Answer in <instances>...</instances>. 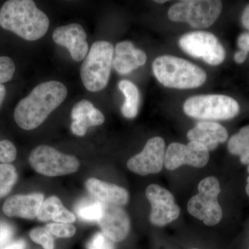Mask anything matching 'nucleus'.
<instances>
[{
  "instance_id": "obj_1",
  "label": "nucleus",
  "mask_w": 249,
  "mask_h": 249,
  "mask_svg": "<svg viewBox=\"0 0 249 249\" xmlns=\"http://www.w3.org/2000/svg\"><path fill=\"white\" fill-rule=\"evenodd\" d=\"M66 86L55 80L37 85L21 100L14 111V119L25 130L37 128L67 97Z\"/></svg>"
},
{
  "instance_id": "obj_2",
  "label": "nucleus",
  "mask_w": 249,
  "mask_h": 249,
  "mask_svg": "<svg viewBox=\"0 0 249 249\" xmlns=\"http://www.w3.org/2000/svg\"><path fill=\"white\" fill-rule=\"evenodd\" d=\"M0 26L24 40L35 41L47 34L49 19L32 0H9L0 9Z\"/></svg>"
},
{
  "instance_id": "obj_3",
  "label": "nucleus",
  "mask_w": 249,
  "mask_h": 249,
  "mask_svg": "<svg viewBox=\"0 0 249 249\" xmlns=\"http://www.w3.org/2000/svg\"><path fill=\"white\" fill-rule=\"evenodd\" d=\"M154 75L166 88L193 89L201 86L206 73L194 64L173 55H162L152 64Z\"/></svg>"
},
{
  "instance_id": "obj_4",
  "label": "nucleus",
  "mask_w": 249,
  "mask_h": 249,
  "mask_svg": "<svg viewBox=\"0 0 249 249\" xmlns=\"http://www.w3.org/2000/svg\"><path fill=\"white\" fill-rule=\"evenodd\" d=\"M114 53V47L107 41H97L91 45L80 67L82 82L88 91L96 92L107 86Z\"/></svg>"
},
{
  "instance_id": "obj_5",
  "label": "nucleus",
  "mask_w": 249,
  "mask_h": 249,
  "mask_svg": "<svg viewBox=\"0 0 249 249\" xmlns=\"http://www.w3.org/2000/svg\"><path fill=\"white\" fill-rule=\"evenodd\" d=\"M183 111L190 117L201 120H229L238 115L240 106L225 95H201L188 98Z\"/></svg>"
},
{
  "instance_id": "obj_6",
  "label": "nucleus",
  "mask_w": 249,
  "mask_h": 249,
  "mask_svg": "<svg viewBox=\"0 0 249 249\" xmlns=\"http://www.w3.org/2000/svg\"><path fill=\"white\" fill-rule=\"evenodd\" d=\"M222 2L217 0H186L178 1L168 11L174 22H187L196 29L209 27L222 12Z\"/></svg>"
},
{
  "instance_id": "obj_7",
  "label": "nucleus",
  "mask_w": 249,
  "mask_h": 249,
  "mask_svg": "<svg viewBox=\"0 0 249 249\" xmlns=\"http://www.w3.org/2000/svg\"><path fill=\"white\" fill-rule=\"evenodd\" d=\"M198 194L188 201V212L206 225H216L222 218V208L217 200L221 192L219 181L214 177L205 178L198 185Z\"/></svg>"
},
{
  "instance_id": "obj_8",
  "label": "nucleus",
  "mask_w": 249,
  "mask_h": 249,
  "mask_svg": "<svg viewBox=\"0 0 249 249\" xmlns=\"http://www.w3.org/2000/svg\"><path fill=\"white\" fill-rule=\"evenodd\" d=\"M31 166L47 177H58L75 173L80 166L73 156L65 155L48 145H39L29 155Z\"/></svg>"
},
{
  "instance_id": "obj_9",
  "label": "nucleus",
  "mask_w": 249,
  "mask_h": 249,
  "mask_svg": "<svg viewBox=\"0 0 249 249\" xmlns=\"http://www.w3.org/2000/svg\"><path fill=\"white\" fill-rule=\"evenodd\" d=\"M178 45L188 55L202 59L209 65H220L225 59V49L217 37L209 32L188 33L181 36Z\"/></svg>"
},
{
  "instance_id": "obj_10",
  "label": "nucleus",
  "mask_w": 249,
  "mask_h": 249,
  "mask_svg": "<svg viewBox=\"0 0 249 249\" xmlns=\"http://www.w3.org/2000/svg\"><path fill=\"white\" fill-rule=\"evenodd\" d=\"M145 195L151 204L150 221L153 225L163 227L178 219L180 208L172 193L157 184L150 185Z\"/></svg>"
},
{
  "instance_id": "obj_11",
  "label": "nucleus",
  "mask_w": 249,
  "mask_h": 249,
  "mask_svg": "<svg viewBox=\"0 0 249 249\" xmlns=\"http://www.w3.org/2000/svg\"><path fill=\"white\" fill-rule=\"evenodd\" d=\"M209 160V150L199 142H191L186 145L172 142L165 152L164 165L170 170L177 169L183 165L202 168Z\"/></svg>"
},
{
  "instance_id": "obj_12",
  "label": "nucleus",
  "mask_w": 249,
  "mask_h": 249,
  "mask_svg": "<svg viewBox=\"0 0 249 249\" xmlns=\"http://www.w3.org/2000/svg\"><path fill=\"white\" fill-rule=\"evenodd\" d=\"M165 142L155 137L147 141L143 150L127 161V168L140 175L160 173L165 160Z\"/></svg>"
},
{
  "instance_id": "obj_13",
  "label": "nucleus",
  "mask_w": 249,
  "mask_h": 249,
  "mask_svg": "<svg viewBox=\"0 0 249 249\" xmlns=\"http://www.w3.org/2000/svg\"><path fill=\"white\" fill-rule=\"evenodd\" d=\"M53 40L57 45L68 49L74 61H82L88 54L89 45L86 41V32L79 24L56 28L53 33Z\"/></svg>"
},
{
  "instance_id": "obj_14",
  "label": "nucleus",
  "mask_w": 249,
  "mask_h": 249,
  "mask_svg": "<svg viewBox=\"0 0 249 249\" xmlns=\"http://www.w3.org/2000/svg\"><path fill=\"white\" fill-rule=\"evenodd\" d=\"M98 222L103 233L114 242L124 240L130 229L127 213L114 205L103 204L102 214Z\"/></svg>"
},
{
  "instance_id": "obj_15",
  "label": "nucleus",
  "mask_w": 249,
  "mask_h": 249,
  "mask_svg": "<svg viewBox=\"0 0 249 249\" xmlns=\"http://www.w3.org/2000/svg\"><path fill=\"white\" fill-rule=\"evenodd\" d=\"M44 198L45 196L42 193L10 196L3 205V212L8 217L35 219L43 203Z\"/></svg>"
},
{
  "instance_id": "obj_16",
  "label": "nucleus",
  "mask_w": 249,
  "mask_h": 249,
  "mask_svg": "<svg viewBox=\"0 0 249 249\" xmlns=\"http://www.w3.org/2000/svg\"><path fill=\"white\" fill-rule=\"evenodd\" d=\"M112 67L119 74H127L145 65L147 55L142 49H136L129 41L119 42L116 46Z\"/></svg>"
},
{
  "instance_id": "obj_17",
  "label": "nucleus",
  "mask_w": 249,
  "mask_h": 249,
  "mask_svg": "<svg viewBox=\"0 0 249 249\" xmlns=\"http://www.w3.org/2000/svg\"><path fill=\"white\" fill-rule=\"evenodd\" d=\"M71 116L73 119L71 124L72 132L79 137H83L89 127L100 125L105 122L102 112L88 100L77 103L72 109Z\"/></svg>"
},
{
  "instance_id": "obj_18",
  "label": "nucleus",
  "mask_w": 249,
  "mask_h": 249,
  "mask_svg": "<svg viewBox=\"0 0 249 249\" xmlns=\"http://www.w3.org/2000/svg\"><path fill=\"white\" fill-rule=\"evenodd\" d=\"M227 129L219 124L211 121L198 123L194 128L188 131L187 137L191 142H199L209 151L213 150L219 143L228 139Z\"/></svg>"
},
{
  "instance_id": "obj_19",
  "label": "nucleus",
  "mask_w": 249,
  "mask_h": 249,
  "mask_svg": "<svg viewBox=\"0 0 249 249\" xmlns=\"http://www.w3.org/2000/svg\"><path fill=\"white\" fill-rule=\"evenodd\" d=\"M85 186L90 194L103 204L121 207L128 202V192L115 184L90 178L87 180Z\"/></svg>"
},
{
  "instance_id": "obj_20",
  "label": "nucleus",
  "mask_w": 249,
  "mask_h": 249,
  "mask_svg": "<svg viewBox=\"0 0 249 249\" xmlns=\"http://www.w3.org/2000/svg\"><path fill=\"white\" fill-rule=\"evenodd\" d=\"M119 88L125 98V101L121 107V112L124 117L133 119L138 114L140 103L138 88L132 82L125 80L119 82Z\"/></svg>"
},
{
  "instance_id": "obj_21",
  "label": "nucleus",
  "mask_w": 249,
  "mask_h": 249,
  "mask_svg": "<svg viewBox=\"0 0 249 249\" xmlns=\"http://www.w3.org/2000/svg\"><path fill=\"white\" fill-rule=\"evenodd\" d=\"M103 204L95 199L85 198L77 203L75 211L81 220L98 222L103 212Z\"/></svg>"
},
{
  "instance_id": "obj_22",
  "label": "nucleus",
  "mask_w": 249,
  "mask_h": 249,
  "mask_svg": "<svg viewBox=\"0 0 249 249\" xmlns=\"http://www.w3.org/2000/svg\"><path fill=\"white\" fill-rule=\"evenodd\" d=\"M66 209L58 196H52L43 201L37 217L40 222H47L52 219L57 223Z\"/></svg>"
},
{
  "instance_id": "obj_23",
  "label": "nucleus",
  "mask_w": 249,
  "mask_h": 249,
  "mask_svg": "<svg viewBox=\"0 0 249 249\" xmlns=\"http://www.w3.org/2000/svg\"><path fill=\"white\" fill-rule=\"evenodd\" d=\"M18 179V173L14 165L0 164V198L9 194Z\"/></svg>"
},
{
  "instance_id": "obj_24",
  "label": "nucleus",
  "mask_w": 249,
  "mask_h": 249,
  "mask_svg": "<svg viewBox=\"0 0 249 249\" xmlns=\"http://www.w3.org/2000/svg\"><path fill=\"white\" fill-rule=\"evenodd\" d=\"M249 147V125L245 126L229 140L228 149L233 155H243Z\"/></svg>"
},
{
  "instance_id": "obj_25",
  "label": "nucleus",
  "mask_w": 249,
  "mask_h": 249,
  "mask_svg": "<svg viewBox=\"0 0 249 249\" xmlns=\"http://www.w3.org/2000/svg\"><path fill=\"white\" fill-rule=\"evenodd\" d=\"M31 240L38 244L45 249H54L55 244L53 235L45 227H36L31 231Z\"/></svg>"
},
{
  "instance_id": "obj_26",
  "label": "nucleus",
  "mask_w": 249,
  "mask_h": 249,
  "mask_svg": "<svg viewBox=\"0 0 249 249\" xmlns=\"http://www.w3.org/2000/svg\"><path fill=\"white\" fill-rule=\"evenodd\" d=\"M45 228L52 235L60 238L71 237L76 232L74 226L65 223H51L47 224Z\"/></svg>"
},
{
  "instance_id": "obj_27",
  "label": "nucleus",
  "mask_w": 249,
  "mask_h": 249,
  "mask_svg": "<svg viewBox=\"0 0 249 249\" xmlns=\"http://www.w3.org/2000/svg\"><path fill=\"white\" fill-rule=\"evenodd\" d=\"M87 249H115V245L103 232H98L88 242Z\"/></svg>"
},
{
  "instance_id": "obj_28",
  "label": "nucleus",
  "mask_w": 249,
  "mask_h": 249,
  "mask_svg": "<svg viewBox=\"0 0 249 249\" xmlns=\"http://www.w3.org/2000/svg\"><path fill=\"white\" fill-rule=\"evenodd\" d=\"M16 66L12 59L9 57L0 56V85L12 79Z\"/></svg>"
},
{
  "instance_id": "obj_29",
  "label": "nucleus",
  "mask_w": 249,
  "mask_h": 249,
  "mask_svg": "<svg viewBox=\"0 0 249 249\" xmlns=\"http://www.w3.org/2000/svg\"><path fill=\"white\" fill-rule=\"evenodd\" d=\"M17 157V150L14 144L9 140L0 141V162L11 163Z\"/></svg>"
},
{
  "instance_id": "obj_30",
  "label": "nucleus",
  "mask_w": 249,
  "mask_h": 249,
  "mask_svg": "<svg viewBox=\"0 0 249 249\" xmlns=\"http://www.w3.org/2000/svg\"><path fill=\"white\" fill-rule=\"evenodd\" d=\"M14 235V229L7 222H0V249L9 245Z\"/></svg>"
},
{
  "instance_id": "obj_31",
  "label": "nucleus",
  "mask_w": 249,
  "mask_h": 249,
  "mask_svg": "<svg viewBox=\"0 0 249 249\" xmlns=\"http://www.w3.org/2000/svg\"><path fill=\"white\" fill-rule=\"evenodd\" d=\"M237 45L244 52H249V33H243L237 39Z\"/></svg>"
},
{
  "instance_id": "obj_32",
  "label": "nucleus",
  "mask_w": 249,
  "mask_h": 249,
  "mask_svg": "<svg viewBox=\"0 0 249 249\" xmlns=\"http://www.w3.org/2000/svg\"><path fill=\"white\" fill-rule=\"evenodd\" d=\"M26 242L24 240H18L11 242L3 249H25Z\"/></svg>"
},
{
  "instance_id": "obj_33",
  "label": "nucleus",
  "mask_w": 249,
  "mask_h": 249,
  "mask_svg": "<svg viewBox=\"0 0 249 249\" xmlns=\"http://www.w3.org/2000/svg\"><path fill=\"white\" fill-rule=\"evenodd\" d=\"M242 23L244 27L249 30V4L246 6L242 13Z\"/></svg>"
},
{
  "instance_id": "obj_34",
  "label": "nucleus",
  "mask_w": 249,
  "mask_h": 249,
  "mask_svg": "<svg viewBox=\"0 0 249 249\" xmlns=\"http://www.w3.org/2000/svg\"><path fill=\"white\" fill-rule=\"evenodd\" d=\"M247 52H244V51H239V52H236L235 55H234V59L235 61L238 64L243 63L245 61L247 57Z\"/></svg>"
},
{
  "instance_id": "obj_35",
  "label": "nucleus",
  "mask_w": 249,
  "mask_h": 249,
  "mask_svg": "<svg viewBox=\"0 0 249 249\" xmlns=\"http://www.w3.org/2000/svg\"><path fill=\"white\" fill-rule=\"evenodd\" d=\"M240 161L242 164L249 165V147L240 156Z\"/></svg>"
},
{
  "instance_id": "obj_36",
  "label": "nucleus",
  "mask_w": 249,
  "mask_h": 249,
  "mask_svg": "<svg viewBox=\"0 0 249 249\" xmlns=\"http://www.w3.org/2000/svg\"><path fill=\"white\" fill-rule=\"evenodd\" d=\"M5 96H6V88L4 85H0V108L4 102Z\"/></svg>"
},
{
  "instance_id": "obj_37",
  "label": "nucleus",
  "mask_w": 249,
  "mask_h": 249,
  "mask_svg": "<svg viewBox=\"0 0 249 249\" xmlns=\"http://www.w3.org/2000/svg\"><path fill=\"white\" fill-rule=\"evenodd\" d=\"M247 170H248V173H249V165H248V168H247ZM246 192H247V196H249V176L248 178H247V186H246Z\"/></svg>"
},
{
  "instance_id": "obj_38",
  "label": "nucleus",
  "mask_w": 249,
  "mask_h": 249,
  "mask_svg": "<svg viewBox=\"0 0 249 249\" xmlns=\"http://www.w3.org/2000/svg\"><path fill=\"white\" fill-rule=\"evenodd\" d=\"M156 3H159V4H163V3L167 2V1H165V0H163V1H155Z\"/></svg>"
},
{
  "instance_id": "obj_39",
  "label": "nucleus",
  "mask_w": 249,
  "mask_h": 249,
  "mask_svg": "<svg viewBox=\"0 0 249 249\" xmlns=\"http://www.w3.org/2000/svg\"></svg>"
}]
</instances>
